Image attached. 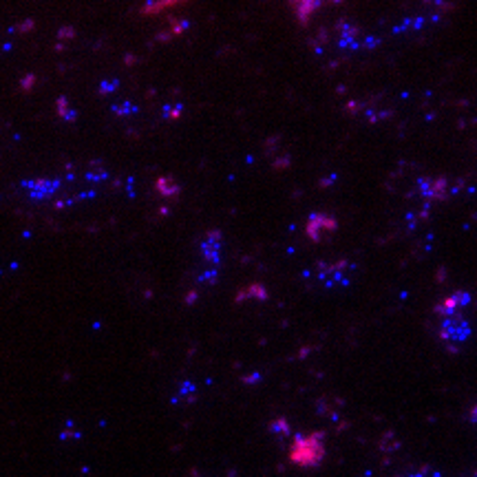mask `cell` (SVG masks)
<instances>
[{"label": "cell", "mask_w": 477, "mask_h": 477, "mask_svg": "<svg viewBox=\"0 0 477 477\" xmlns=\"http://www.w3.org/2000/svg\"><path fill=\"white\" fill-rule=\"evenodd\" d=\"M449 314H451V321L444 323V338L460 343L469 336V325L460 318V314H455V311H449Z\"/></svg>", "instance_id": "obj_1"}]
</instances>
